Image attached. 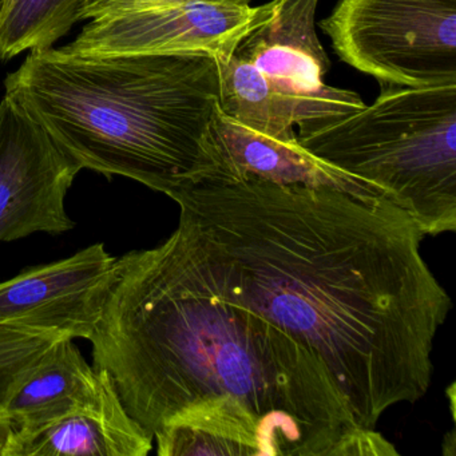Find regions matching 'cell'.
Wrapping results in <instances>:
<instances>
[{
    "label": "cell",
    "mask_w": 456,
    "mask_h": 456,
    "mask_svg": "<svg viewBox=\"0 0 456 456\" xmlns=\"http://www.w3.org/2000/svg\"><path fill=\"white\" fill-rule=\"evenodd\" d=\"M170 199L233 295L324 362L359 426L427 394L452 303L402 208L257 177L212 178Z\"/></svg>",
    "instance_id": "cell-1"
},
{
    "label": "cell",
    "mask_w": 456,
    "mask_h": 456,
    "mask_svg": "<svg viewBox=\"0 0 456 456\" xmlns=\"http://www.w3.org/2000/svg\"><path fill=\"white\" fill-rule=\"evenodd\" d=\"M127 412L154 439L193 405H247L277 456H349L359 426L324 362L236 297L191 218L151 249L117 257L90 338Z\"/></svg>",
    "instance_id": "cell-2"
},
{
    "label": "cell",
    "mask_w": 456,
    "mask_h": 456,
    "mask_svg": "<svg viewBox=\"0 0 456 456\" xmlns=\"http://www.w3.org/2000/svg\"><path fill=\"white\" fill-rule=\"evenodd\" d=\"M6 95L82 167L172 197L220 170V68L208 53L36 50Z\"/></svg>",
    "instance_id": "cell-3"
},
{
    "label": "cell",
    "mask_w": 456,
    "mask_h": 456,
    "mask_svg": "<svg viewBox=\"0 0 456 456\" xmlns=\"http://www.w3.org/2000/svg\"><path fill=\"white\" fill-rule=\"evenodd\" d=\"M297 140L391 200L426 236L456 231V84L384 86L372 105Z\"/></svg>",
    "instance_id": "cell-4"
},
{
    "label": "cell",
    "mask_w": 456,
    "mask_h": 456,
    "mask_svg": "<svg viewBox=\"0 0 456 456\" xmlns=\"http://www.w3.org/2000/svg\"><path fill=\"white\" fill-rule=\"evenodd\" d=\"M320 28L383 86L456 84V0H338Z\"/></svg>",
    "instance_id": "cell-5"
},
{
    "label": "cell",
    "mask_w": 456,
    "mask_h": 456,
    "mask_svg": "<svg viewBox=\"0 0 456 456\" xmlns=\"http://www.w3.org/2000/svg\"><path fill=\"white\" fill-rule=\"evenodd\" d=\"M280 0L257 7L225 4H156L94 18L65 46L74 53H208L218 62L271 20Z\"/></svg>",
    "instance_id": "cell-6"
},
{
    "label": "cell",
    "mask_w": 456,
    "mask_h": 456,
    "mask_svg": "<svg viewBox=\"0 0 456 456\" xmlns=\"http://www.w3.org/2000/svg\"><path fill=\"white\" fill-rule=\"evenodd\" d=\"M82 167L4 94L0 102V242L76 226L65 200Z\"/></svg>",
    "instance_id": "cell-7"
},
{
    "label": "cell",
    "mask_w": 456,
    "mask_h": 456,
    "mask_svg": "<svg viewBox=\"0 0 456 456\" xmlns=\"http://www.w3.org/2000/svg\"><path fill=\"white\" fill-rule=\"evenodd\" d=\"M117 273L103 244L0 282V325L90 341Z\"/></svg>",
    "instance_id": "cell-8"
},
{
    "label": "cell",
    "mask_w": 456,
    "mask_h": 456,
    "mask_svg": "<svg viewBox=\"0 0 456 456\" xmlns=\"http://www.w3.org/2000/svg\"><path fill=\"white\" fill-rule=\"evenodd\" d=\"M220 109L244 126L273 137H287L325 126L364 108L362 97L330 87L316 95L282 89L239 55L218 62Z\"/></svg>",
    "instance_id": "cell-9"
},
{
    "label": "cell",
    "mask_w": 456,
    "mask_h": 456,
    "mask_svg": "<svg viewBox=\"0 0 456 456\" xmlns=\"http://www.w3.org/2000/svg\"><path fill=\"white\" fill-rule=\"evenodd\" d=\"M212 135L220 164L216 177H257L282 185L300 183L360 197L381 196L368 183L309 153L296 133L287 137L263 134L226 116L220 105L213 118Z\"/></svg>",
    "instance_id": "cell-10"
},
{
    "label": "cell",
    "mask_w": 456,
    "mask_h": 456,
    "mask_svg": "<svg viewBox=\"0 0 456 456\" xmlns=\"http://www.w3.org/2000/svg\"><path fill=\"white\" fill-rule=\"evenodd\" d=\"M92 402L31 432H15L4 456H146L153 437L127 412L105 370Z\"/></svg>",
    "instance_id": "cell-11"
},
{
    "label": "cell",
    "mask_w": 456,
    "mask_h": 456,
    "mask_svg": "<svg viewBox=\"0 0 456 456\" xmlns=\"http://www.w3.org/2000/svg\"><path fill=\"white\" fill-rule=\"evenodd\" d=\"M319 0H280L276 14L245 37L234 54L282 89L316 95L330 90L324 77L330 61L316 33Z\"/></svg>",
    "instance_id": "cell-12"
},
{
    "label": "cell",
    "mask_w": 456,
    "mask_h": 456,
    "mask_svg": "<svg viewBox=\"0 0 456 456\" xmlns=\"http://www.w3.org/2000/svg\"><path fill=\"white\" fill-rule=\"evenodd\" d=\"M159 456H277L255 413L231 396L200 403L154 434Z\"/></svg>",
    "instance_id": "cell-13"
},
{
    "label": "cell",
    "mask_w": 456,
    "mask_h": 456,
    "mask_svg": "<svg viewBox=\"0 0 456 456\" xmlns=\"http://www.w3.org/2000/svg\"><path fill=\"white\" fill-rule=\"evenodd\" d=\"M100 384V370L87 364L73 338H62L10 397L4 416L15 432L37 431L92 402Z\"/></svg>",
    "instance_id": "cell-14"
},
{
    "label": "cell",
    "mask_w": 456,
    "mask_h": 456,
    "mask_svg": "<svg viewBox=\"0 0 456 456\" xmlns=\"http://www.w3.org/2000/svg\"><path fill=\"white\" fill-rule=\"evenodd\" d=\"M89 0H7L0 18V60L53 47L81 22Z\"/></svg>",
    "instance_id": "cell-15"
},
{
    "label": "cell",
    "mask_w": 456,
    "mask_h": 456,
    "mask_svg": "<svg viewBox=\"0 0 456 456\" xmlns=\"http://www.w3.org/2000/svg\"><path fill=\"white\" fill-rule=\"evenodd\" d=\"M62 338L58 333L0 325V415L28 373Z\"/></svg>",
    "instance_id": "cell-16"
},
{
    "label": "cell",
    "mask_w": 456,
    "mask_h": 456,
    "mask_svg": "<svg viewBox=\"0 0 456 456\" xmlns=\"http://www.w3.org/2000/svg\"><path fill=\"white\" fill-rule=\"evenodd\" d=\"M183 2H200V4H225V6H247L250 0H89L81 20H94L102 15L116 14L127 10L141 7L156 6L165 4H183Z\"/></svg>",
    "instance_id": "cell-17"
},
{
    "label": "cell",
    "mask_w": 456,
    "mask_h": 456,
    "mask_svg": "<svg viewBox=\"0 0 456 456\" xmlns=\"http://www.w3.org/2000/svg\"><path fill=\"white\" fill-rule=\"evenodd\" d=\"M14 431V427L10 423L9 419L4 415H0V456H4Z\"/></svg>",
    "instance_id": "cell-18"
},
{
    "label": "cell",
    "mask_w": 456,
    "mask_h": 456,
    "mask_svg": "<svg viewBox=\"0 0 456 456\" xmlns=\"http://www.w3.org/2000/svg\"><path fill=\"white\" fill-rule=\"evenodd\" d=\"M7 0H0V18L4 15V7H6Z\"/></svg>",
    "instance_id": "cell-19"
}]
</instances>
